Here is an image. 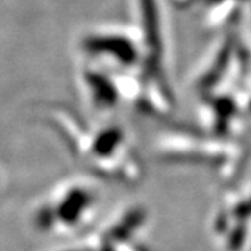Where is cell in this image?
Here are the masks:
<instances>
[{
  "mask_svg": "<svg viewBox=\"0 0 251 251\" xmlns=\"http://www.w3.org/2000/svg\"><path fill=\"white\" fill-rule=\"evenodd\" d=\"M211 230L222 251H247L251 246V183L227 193L216 206Z\"/></svg>",
  "mask_w": 251,
  "mask_h": 251,
  "instance_id": "3957f363",
  "label": "cell"
},
{
  "mask_svg": "<svg viewBox=\"0 0 251 251\" xmlns=\"http://www.w3.org/2000/svg\"><path fill=\"white\" fill-rule=\"evenodd\" d=\"M145 222V211L131 206L110 218L88 237L57 251H151L140 240Z\"/></svg>",
  "mask_w": 251,
  "mask_h": 251,
  "instance_id": "277c9868",
  "label": "cell"
},
{
  "mask_svg": "<svg viewBox=\"0 0 251 251\" xmlns=\"http://www.w3.org/2000/svg\"><path fill=\"white\" fill-rule=\"evenodd\" d=\"M97 196L84 183L63 184L36 209L35 225L48 233H72L90 222Z\"/></svg>",
  "mask_w": 251,
  "mask_h": 251,
  "instance_id": "7a4b0ae2",
  "label": "cell"
},
{
  "mask_svg": "<svg viewBox=\"0 0 251 251\" xmlns=\"http://www.w3.org/2000/svg\"><path fill=\"white\" fill-rule=\"evenodd\" d=\"M84 46L88 53L109 54L115 60L125 64H131L137 59L134 45L120 35H97L85 39Z\"/></svg>",
  "mask_w": 251,
  "mask_h": 251,
  "instance_id": "5b68a950",
  "label": "cell"
},
{
  "mask_svg": "<svg viewBox=\"0 0 251 251\" xmlns=\"http://www.w3.org/2000/svg\"><path fill=\"white\" fill-rule=\"evenodd\" d=\"M64 141L75 158L99 177L122 184H137L141 180V166L128 151L125 134L117 127L88 131L73 122L60 123Z\"/></svg>",
  "mask_w": 251,
  "mask_h": 251,
  "instance_id": "6da1fadb",
  "label": "cell"
},
{
  "mask_svg": "<svg viewBox=\"0 0 251 251\" xmlns=\"http://www.w3.org/2000/svg\"><path fill=\"white\" fill-rule=\"evenodd\" d=\"M85 81H87L88 88H91V97H92V100L95 105H98L100 108H109V106L115 105L116 92L109 81L105 80L103 77L95 75L92 73L87 74Z\"/></svg>",
  "mask_w": 251,
  "mask_h": 251,
  "instance_id": "8992f818",
  "label": "cell"
}]
</instances>
